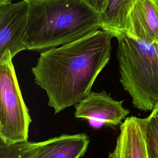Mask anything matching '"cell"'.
Instances as JSON below:
<instances>
[{"label": "cell", "mask_w": 158, "mask_h": 158, "mask_svg": "<svg viewBox=\"0 0 158 158\" xmlns=\"http://www.w3.org/2000/svg\"><path fill=\"white\" fill-rule=\"evenodd\" d=\"M113 37L100 29L41 52L31 72L55 114L75 106L91 92L96 78L110 60Z\"/></svg>", "instance_id": "1"}, {"label": "cell", "mask_w": 158, "mask_h": 158, "mask_svg": "<svg viewBox=\"0 0 158 158\" xmlns=\"http://www.w3.org/2000/svg\"><path fill=\"white\" fill-rule=\"evenodd\" d=\"M27 50L43 51L101 29V14L81 0H27Z\"/></svg>", "instance_id": "2"}, {"label": "cell", "mask_w": 158, "mask_h": 158, "mask_svg": "<svg viewBox=\"0 0 158 158\" xmlns=\"http://www.w3.org/2000/svg\"><path fill=\"white\" fill-rule=\"evenodd\" d=\"M115 38L120 82L135 108L152 112L158 106V43L135 38L126 33H118Z\"/></svg>", "instance_id": "3"}, {"label": "cell", "mask_w": 158, "mask_h": 158, "mask_svg": "<svg viewBox=\"0 0 158 158\" xmlns=\"http://www.w3.org/2000/svg\"><path fill=\"white\" fill-rule=\"evenodd\" d=\"M9 51L0 57V140L9 144L28 141L31 122Z\"/></svg>", "instance_id": "4"}, {"label": "cell", "mask_w": 158, "mask_h": 158, "mask_svg": "<svg viewBox=\"0 0 158 158\" xmlns=\"http://www.w3.org/2000/svg\"><path fill=\"white\" fill-rule=\"evenodd\" d=\"M74 116L86 119L92 125L120 126L130 110L123 106V101L113 99L105 90L91 91L75 106Z\"/></svg>", "instance_id": "5"}, {"label": "cell", "mask_w": 158, "mask_h": 158, "mask_svg": "<svg viewBox=\"0 0 158 158\" xmlns=\"http://www.w3.org/2000/svg\"><path fill=\"white\" fill-rule=\"evenodd\" d=\"M28 1L0 4V57L9 51L13 58L27 50L23 40L28 19Z\"/></svg>", "instance_id": "6"}, {"label": "cell", "mask_w": 158, "mask_h": 158, "mask_svg": "<svg viewBox=\"0 0 158 158\" xmlns=\"http://www.w3.org/2000/svg\"><path fill=\"white\" fill-rule=\"evenodd\" d=\"M147 118L128 117L120 126L115 146L109 158H148L146 136Z\"/></svg>", "instance_id": "7"}, {"label": "cell", "mask_w": 158, "mask_h": 158, "mask_svg": "<svg viewBox=\"0 0 158 158\" xmlns=\"http://www.w3.org/2000/svg\"><path fill=\"white\" fill-rule=\"evenodd\" d=\"M126 33L135 38L158 43V6L154 0H136L131 7Z\"/></svg>", "instance_id": "8"}, {"label": "cell", "mask_w": 158, "mask_h": 158, "mask_svg": "<svg viewBox=\"0 0 158 158\" xmlns=\"http://www.w3.org/2000/svg\"><path fill=\"white\" fill-rule=\"evenodd\" d=\"M89 144V137L85 133L62 134L46 140L35 158H81Z\"/></svg>", "instance_id": "9"}, {"label": "cell", "mask_w": 158, "mask_h": 158, "mask_svg": "<svg viewBox=\"0 0 158 158\" xmlns=\"http://www.w3.org/2000/svg\"><path fill=\"white\" fill-rule=\"evenodd\" d=\"M136 0H107L104 11L101 14V29L112 33L114 37L126 33L130 10Z\"/></svg>", "instance_id": "10"}, {"label": "cell", "mask_w": 158, "mask_h": 158, "mask_svg": "<svg viewBox=\"0 0 158 158\" xmlns=\"http://www.w3.org/2000/svg\"><path fill=\"white\" fill-rule=\"evenodd\" d=\"M45 143L46 140L25 141L7 144L0 140V158H35Z\"/></svg>", "instance_id": "11"}, {"label": "cell", "mask_w": 158, "mask_h": 158, "mask_svg": "<svg viewBox=\"0 0 158 158\" xmlns=\"http://www.w3.org/2000/svg\"><path fill=\"white\" fill-rule=\"evenodd\" d=\"M146 146L148 158H158V121L151 113L149 116Z\"/></svg>", "instance_id": "12"}, {"label": "cell", "mask_w": 158, "mask_h": 158, "mask_svg": "<svg viewBox=\"0 0 158 158\" xmlns=\"http://www.w3.org/2000/svg\"><path fill=\"white\" fill-rule=\"evenodd\" d=\"M95 10L101 14L106 8L107 0H81Z\"/></svg>", "instance_id": "13"}, {"label": "cell", "mask_w": 158, "mask_h": 158, "mask_svg": "<svg viewBox=\"0 0 158 158\" xmlns=\"http://www.w3.org/2000/svg\"><path fill=\"white\" fill-rule=\"evenodd\" d=\"M151 113L154 115V117L158 121V106L154 109V110L151 112Z\"/></svg>", "instance_id": "14"}, {"label": "cell", "mask_w": 158, "mask_h": 158, "mask_svg": "<svg viewBox=\"0 0 158 158\" xmlns=\"http://www.w3.org/2000/svg\"><path fill=\"white\" fill-rule=\"evenodd\" d=\"M12 0H0V4H6L8 2H10Z\"/></svg>", "instance_id": "15"}, {"label": "cell", "mask_w": 158, "mask_h": 158, "mask_svg": "<svg viewBox=\"0 0 158 158\" xmlns=\"http://www.w3.org/2000/svg\"><path fill=\"white\" fill-rule=\"evenodd\" d=\"M154 1L156 2V5L158 6V0H154Z\"/></svg>", "instance_id": "16"}]
</instances>
